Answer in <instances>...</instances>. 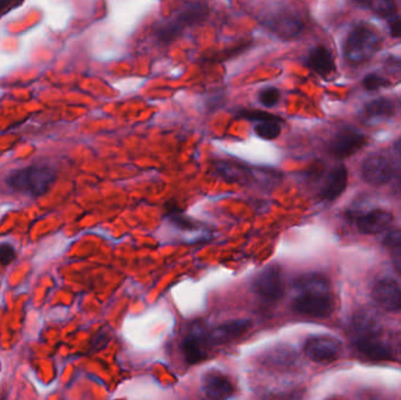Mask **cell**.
<instances>
[{
	"label": "cell",
	"instance_id": "4",
	"mask_svg": "<svg viewBox=\"0 0 401 400\" xmlns=\"http://www.w3.org/2000/svg\"><path fill=\"white\" fill-rule=\"evenodd\" d=\"M254 291L266 303L278 302L284 295V280L278 265H270L257 275L252 284Z\"/></svg>",
	"mask_w": 401,
	"mask_h": 400
},
{
	"label": "cell",
	"instance_id": "13",
	"mask_svg": "<svg viewBox=\"0 0 401 400\" xmlns=\"http://www.w3.org/2000/svg\"><path fill=\"white\" fill-rule=\"evenodd\" d=\"M392 221V214L386 210L376 209L359 217L357 220V227L362 234H379L390 227Z\"/></svg>",
	"mask_w": 401,
	"mask_h": 400
},
{
	"label": "cell",
	"instance_id": "17",
	"mask_svg": "<svg viewBox=\"0 0 401 400\" xmlns=\"http://www.w3.org/2000/svg\"><path fill=\"white\" fill-rule=\"evenodd\" d=\"M308 66L319 76H329L334 71L332 55L325 47H315L308 55Z\"/></svg>",
	"mask_w": 401,
	"mask_h": 400
},
{
	"label": "cell",
	"instance_id": "7",
	"mask_svg": "<svg viewBox=\"0 0 401 400\" xmlns=\"http://www.w3.org/2000/svg\"><path fill=\"white\" fill-rule=\"evenodd\" d=\"M203 15H205V8H202V5H190L189 8H184L174 20L165 22L158 29V38L163 41H172L176 36H179L184 26L200 20Z\"/></svg>",
	"mask_w": 401,
	"mask_h": 400
},
{
	"label": "cell",
	"instance_id": "2",
	"mask_svg": "<svg viewBox=\"0 0 401 400\" xmlns=\"http://www.w3.org/2000/svg\"><path fill=\"white\" fill-rule=\"evenodd\" d=\"M57 174L47 165H33L10 174L6 184L20 194L39 198L53 187Z\"/></svg>",
	"mask_w": 401,
	"mask_h": 400
},
{
	"label": "cell",
	"instance_id": "21",
	"mask_svg": "<svg viewBox=\"0 0 401 400\" xmlns=\"http://www.w3.org/2000/svg\"><path fill=\"white\" fill-rule=\"evenodd\" d=\"M364 4L369 5V8L376 15L381 17H390L395 12V1L394 0H358Z\"/></svg>",
	"mask_w": 401,
	"mask_h": 400
},
{
	"label": "cell",
	"instance_id": "9",
	"mask_svg": "<svg viewBox=\"0 0 401 400\" xmlns=\"http://www.w3.org/2000/svg\"><path fill=\"white\" fill-rule=\"evenodd\" d=\"M202 389L210 399H226L235 393V385L229 375L212 370L202 377Z\"/></svg>",
	"mask_w": 401,
	"mask_h": 400
},
{
	"label": "cell",
	"instance_id": "1",
	"mask_svg": "<svg viewBox=\"0 0 401 400\" xmlns=\"http://www.w3.org/2000/svg\"><path fill=\"white\" fill-rule=\"evenodd\" d=\"M297 295L292 307L297 314L310 317H329L336 308L329 283L322 275L308 274L298 278L294 284Z\"/></svg>",
	"mask_w": 401,
	"mask_h": 400
},
{
	"label": "cell",
	"instance_id": "11",
	"mask_svg": "<svg viewBox=\"0 0 401 400\" xmlns=\"http://www.w3.org/2000/svg\"><path fill=\"white\" fill-rule=\"evenodd\" d=\"M362 175L369 184L381 186L393 177V167L385 156H371L362 165Z\"/></svg>",
	"mask_w": 401,
	"mask_h": 400
},
{
	"label": "cell",
	"instance_id": "19",
	"mask_svg": "<svg viewBox=\"0 0 401 400\" xmlns=\"http://www.w3.org/2000/svg\"><path fill=\"white\" fill-rule=\"evenodd\" d=\"M383 245L390 251L394 267L401 274V230L390 231L383 238Z\"/></svg>",
	"mask_w": 401,
	"mask_h": 400
},
{
	"label": "cell",
	"instance_id": "18",
	"mask_svg": "<svg viewBox=\"0 0 401 400\" xmlns=\"http://www.w3.org/2000/svg\"><path fill=\"white\" fill-rule=\"evenodd\" d=\"M394 104L390 99L381 97L367 104L365 107V118L369 121H383L393 116Z\"/></svg>",
	"mask_w": 401,
	"mask_h": 400
},
{
	"label": "cell",
	"instance_id": "14",
	"mask_svg": "<svg viewBox=\"0 0 401 400\" xmlns=\"http://www.w3.org/2000/svg\"><path fill=\"white\" fill-rule=\"evenodd\" d=\"M348 184V170L344 166H338L331 170L322 189V198L326 201H333L341 196Z\"/></svg>",
	"mask_w": 401,
	"mask_h": 400
},
{
	"label": "cell",
	"instance_id": "20",
	"mask_svg": "<svg viewBox=\"0 0 401 400\" xmlns=\"http://www.w3.org/2000/svg\"><path fill=\"white\" fill-rule=\"evenodd\" d=\"M280 121V119L259 121L254 127V132L258 137L264 140H275L280 137V132H282Z\"/></svg>",
	"mask_w": 401,
	"mask_h": 400
},
{
	"label": "cell",
	"instance_id": "5",
	"mask_svg": "<svg viewBox=\"0 0 401 400\" xmlns=\"http://www.w3.org/2000/svg\"><path fill=\"white\" fill-rule=\"evenodd\" d=\"M209 345L208 331H205L200 325H193L181 344L183 357L186 363L197 364L207 357Z\"/></svg>",
	"mask_w": 401,
	"mask_h": 400
},
{
	"label": "cell",
	"instance_id": "24",
	"mask_svg": "<svg viewBox=\"0 0 401 400\" xmlns=\"http://www.w3.org/2000/svg\"><path fill=\"white\" fill-rule=\"evenodd\" d=\"M15 257H17V251L13 245L10 243L0 244V265L6 267L15 260Z\"/></svg>",
	"mask_w": 401,
	"mask_h": 400
},
{
	"label": "cell",
	"instance_id": "10",
	"mask_svg": "<svg viewBox=\"0 0 401 400\" xmlns=\"http://www.w3.org/2000/svg\"><path fill=\"white\" fill-rule=\"evenodd\" d=\"M373 299L386 311L401 310V288L392 280H383L374 285Z\"/></svg>",
	"mask_w": 401,
	"mask_h": 400
},
{
	"label": "cell",
	"instance_id": "8",
	"mask_svg": "<svg viewBox=\"0 0 401 400\" xmlns=\"http://www.w3.org/2000/svg\"><path fill=\"white\" fill-rule=\"evenodd\" d=\"M366 144L364 134L357 130H344L338 133L329 144V153L336 158L343 159L358 152L359 149Z\"/></svg>",
	"mask_w": 401,
	"mask_h": 400
},
{
	"label": "cell",
	"instance_id": "22",
	"mask_svg": "<svg viewBox=\"0 0 401 400\" xmlns=\"http://www.w3.org/2000/svg\"><path fill=\"white\" fill-rule=\"evenodd\" d=\"M259 102L261 105L266 106V107H273L277 105L280 100V90H277L275 87H268L265 90H261L259 93Z\"/></svg>",
	"mask_w": 401,
	"mask_h": 400
},
{
	"label": "cell",
	"instance_id": "23",
	"mask_svg": "<svg viewBox=\"0 0 401 400\" xmlns=\"http://www.w3.org/2000/svg\"><path fill=\"white\" fill-rule=\"evenodd\" d=\"M169 215H170L172 223L175 224L176 227L179 228V229L190 230V229L196 228V224L193 223V220L189 217L184 216L181 212L172 209L169 212Z\"/></svg>",
	"mask_w": 401,
	"mask_h": 400
},
{
	"label": "cell",
	"instance_id": "15",
	"mask_svg": "<svg viewBox=\"0 0 401 400\" xmlns=\"http://www.w3.org/2000/svg\"><path fill=\"white\" fill-rule=\"evenodd\" d=\"M269 26L280 33V36L291 38L297 36L303 29V22L301 18L290 12H280L278 15H273L270 18Z\"/></svg>",
	"mask_w": 401,
	"mask_h": 400
},
{
	"label": "cell",
	"instance_id": "16",
	"mask_svg": "<svg viewBox=\"0 0 401 400\" xmlns=\"http://www.w3.org/2000/svg\"><path fill=\"white\" fill-rule=\"evenodd\" d=\"M357 347L366 357L372 361H383L390 357V350L379 339V336L357 338Z\"/></svg>",
	"mask_w": 401,
	"mask_h": 400
},
{
	"label": "cell",
	"instance_id": "29",
	"mask_svg": "<svg viewBox=\"0 0 401 400\" xmlns=\"http://www.w3.org/2000/svg\"><path fill=\"white\" fill-rule=\"evenodd\" d=\"M395 149H397V152L399 153V154H401V139H399V140L395 142Z\"/></svg>",
	"mask_w": 401,
	"mask_h": 400
},
{
	"label": "cell",
	"instance_id": "12",
	"mask_svg": "<svg viewBox=\"0 0 401 400\" xmlns=\"http://www.w3.org/2000/svg\"><path fill=\"white\" fill-rule=\"evenodd\" d=\"M249 328H250V321L247 319L226 322L208 331L209 343L210 345L226 344L244 335Z\"/></svg>",
	"mask_w": 401,
	"mask_h": 400
},
{
	"label": "cell",
	"instance_id": "3",
	"mask_svg": "<svg viewBox=\"0 0 401 400\" xmlns=\"http://www.w3.org/2000/svg\"><path fill=\"white\" fill-rule=\"evenodd\" d=\"M380 46V36L367 26L355 27L345 45V55L352 64H362L376 55Z\"/></svg>",
	"mask_w": 401,
	"mask_h": 400
},
{
	"label": "cell",
	"instance_id": "26",
	"mask_svg": "<svg viewBox=\"0 0 401 400\" xmlns=\"http://www.w3.org/2000/svg\"><path fill=\"white\" fill-rule=\"evenodd\" d=\"M240 116H243L245 119L252 120V121H266V120H277V116H273L268 112L263 111H242L240 113Z\"/></svg>",
	"mask_w": 401,
	"mask_h": 400
},
{
	"label": "cell",
	"instance_id": "6",
	"mask_svg": "<svg viewBox=\"0 0 401 400\" xmlns=\"http://www.w3.org/2000/svg\"><path fill=\"white\" fill-rule=\"evenodd\" d=\"M305 354L315 363L336 361L341 354V343L329 336L312 337L305 343Z\"/></svg>",
	"mask_w": 401,
	"mask_h": 400
},
{
	"label": "cell",
	"instance_id": "25",
	"mask_svg": "<svg viewBox=\"0 0 401 400\" xmlns=\"http://www.w3.org/2000/svg\"><path fill=\"white\" fill-rule=\"evenodd\" d=\"M390 85V81L378 74H369L364 79V87L367 90H376L387 87Z\"/></svg>",
	"mask_w": 401,
	"mask_h": 400
},
{
	"label": "cell",
	"instance_id": "28",
	"mask_svg": "<svg viewBox=\"0 0 401 400\" xmlns=\"http://www.w3.org/2000/svg\"><path fill=\"white\" fill-rule=\"evenodd\" d=\"M11 1L12 0H0V11H3Z\"/></svg>",
	"mask_w": 401,
	"mask_h": 400
},
{
	"label": "cell",
	"instance_id": "27",
	"mask_svg": "<svg viewBox=\"0 0 401 400\" xmlns=\"http://www.w3.org/2000/svg\"><path fill=\"white\" fill-rule=\"evenodd\" d=\"M388 25H390V36L394 38H401V18L395 17L390 19Z\"/></svg>",
	"mask_w": 401,
	"mask_h": 400
}]
</instances>
